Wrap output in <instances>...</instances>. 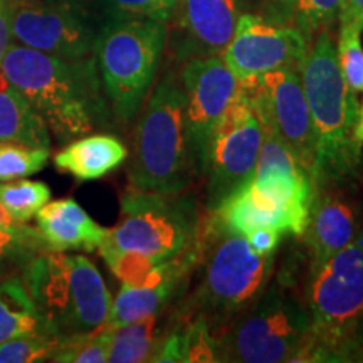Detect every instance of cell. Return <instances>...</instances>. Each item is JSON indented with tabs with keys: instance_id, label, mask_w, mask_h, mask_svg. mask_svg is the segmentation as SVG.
I'll use <instances>...</instances> for the list:
<instances>
[{
	"instance_id": "obj_10",
	"label": "cell",
	"mask_w": 363,
	"mask_h": 363,
	"mask_svg": "<svg viewBox=\"0 0 363 363\" xmlns=\"http://www.w3.org/2000/svg\"><path fill=\"white\" fill-rule=\"evenodd\" d=\"M264 131L242 86L217 121L208 142L202 175L207 179L208 211L251 182Z\"/></svg>"
},
{
	"instance_id": "obj_29",
	"label": "cell",
	"mask_w": 363,
	"mask_h": 363,
	"mask_svg": "<svg viewBox=\"0 0 363 363\" xmlns=\"http://www.w3.org/2000/svg\"><path fill=\"white\" fill-rule=\"evenodd\" d=\"M337 56L348 88L357 94L363 93V45L360 27L355 24H340Z\"/></svg>"
},
{
	"instance_id": "obj_18",
	"label": "cell",
	"mask_w": 363,
	"mask_h": 363,
	"mask_svg": "<svg viewBox=\"0 0 363 363\" xmlns=\"http://www.w3.org/2000/svg\"><path fill=\"white\" fill-rule=\"evenodd\" d=\"M357 217L353 207L337 195L321 194L313 201L305 229L311 266L320 264L357 239Z\"/></svg>"
},
{
	"instance_id": "obj_2",
	"label": "cell",
	"mask_w": 363,
	"mask_h": 363,
	"mask_svg": "<svg viewBox=\"0 0 363 363\" xmlns=\"http://www.w3.org/2000/svg\"><path fill=\"white\" fill-rule=\"evenodd\" d=\"M299 76L315 130L313 182L320 185L342 179L355 169L362 153L353 140L360 104L343 78L328 29L320 30L308 48Z\"/></svg>"
},
{
	"instance_id": "obj_7",
	"label": "cell",
	"mask_w": 363,
	"mask_h": 363,
	"mask_svg": "<svg viewBox=\"0 0 363 363\" xmlns=\"http://www.w3.org/2000/svg\"><path fill=\"white\" fill-rule=\"evenodd\" d=\"M167 26L150 19L106 17L94 44L99 79L115 120L130 125L138 118L167 45Z\"/></svg>"
},
{
	"instance_id": "obj_5",
	"label": "cell",
	"mask_w": 363,
	"mask_h": 363,
	"mask_svg": "<svg viewBox=\"0 0 363 363\" xmlns=\"http://www.w3.org/2000/svg\"><path fill=\"white\" fill-rule=\"evenodd\" d=\"M195 175L185 133V91L179 76L167 72L138 115L130 187L177 194L184 192Z\"/></svg>"
},
{
	"instance_id": "obj_1",
	"label": "cell",
	"mask_w": 363,
	"mask_h": 363,
	"mask_svg": "<svg viewBox=\"0 0 363 363\" xmlns=\"http://www.w3.org/2000/svg\"><path fill=\"white\" fill-rule=\"evenodd\" d=\"M0 71L62 142L96 128H110L115 121L94 56L65 59L11 44L0 61Z\"/></svg>"
},
{
	"instance_id": "obj_31",
	"label": "cell",
	"mask_w": 363,
	"mask_h": 363,
	"mask_svg": "<svg viewBox=\"0 0 363 363\" xmlns=\"http://www.w3.org/2000/svg\"><path fill=\"white\" fill-rule=\"evenodd\" d=\"M59 345L52 335L30 333L16 337L0 343V363H33L51 357Z\"/></svg>"
},
{
	"instance_id": "obj_32",
	"label": "cell",
	"mask_w": 363,
	"mask_h": 363,
	"mask_svg": "<svg viewBox=\"0 0 363 363\" xmlns=\"http://www.w3.org/2000/svg\"><path fill=\"white\" fill-rule=\"evenodd\" d=\"M343 0H296L293 26L308 39L320 30L328 29L338 19Z\"/></svg>"
},
{
	"instance_id": "obj_13",
	"label": "cell",
	"mask_w": 363,
	"mask_h": 363,
	"mask_svg": "<svg viewBox=\"0 0 363 363\" xmlns=\"http://www.w3.org/2000/svg\"><path fill=\"white\" fill-rule=\"evenodd\" d=\"M185 91V133L195 174L202 175L212 131L234 98L239 79L219 56L190 57L180 72Z\"/></svg>"
},
{
	"instance_id": "obj_19",
	"label": "cell",
	"mask_w": 363,
	"mask_h": 363,
	"mask_svg": "<svg viewBox=\"0 0 363 363\" xmlns=\"http://www.w3.org/2000/svg\"><path fill=\"white\" fill-rule=\"evenodd\" d=\"M128 158V148L113 135H91L72 140L54 155V165L78 182H91L120 169Z\"/></svg>"
},
{
	"instance_id": "obj_25",
	"label": "cell",
	"mask_w": 363,
	"mask_h": 363,
	"mask_svg": "<svg viewBox=\"0 0 363 363\" xmlns=\"http://www.w3.org/2000/svg\"><path fill=\"white\" fill-rule=\"evenodd\" d=\"M49 251L38 227L16 224L11 229L0 227V281L22 276L26 267L39 254Z\"/></svg>"
},
{
	"instance_id": "obj_28",
	"label": "cell",
	"mask_w": 363,
	"mask_h": 363,
	"mask_svg": "<svg viewBox=\"0 0 363 363\" xmlns=\"http://www.w3.org/2000/svg\"><path fill=\"white\" fill-rule=\"evenodd\" d=\"M49 360L57 363H104L108 362L106 328L89 335L62 340L54 348Z\"/></svg>"
},
{
	"instance_id": "obj_30",
	"label": "cell",
	"mask_w": 363,
	"mask_h": 363,
	"mask_svg": "<svg viewBox=\"0 0 363 363\" xmlns=\"http://www.w3.org/2000/svg\"><path fill=\"white\" fill-rule=\"evenodd\" d=\"M99 7L106 17L150 19L167 24L174 19L177 0H99Z\"/></svg>"
},
{
	"instance_id": "obj_3",
	"label": "cell",
	"mask_w": 363,
	"mask_h": 363,
	"mask_svg": "<svg viewBox=\"0 0 363 363\" xmlns=\"http://www.w3.org/2000/svg\"><path fill=\"white\" fill-rule=\"evenodd\" d=\"M22 281L45 331L59 342L106 326L111 294L101 272L86 256L45 251L26 267Z\"/></svg>"
},
{
	"instance_id": "obj_33",
	"label": "cell",
	"mask_w": 363,
	"mask_h": 363,
	"mask_svg": "<svg viewBox=\"0 0 363 363\" xmlns=\"http://www.w3.org/2000/svg\"><path fill=\"white\" fill-rule=\"evenodd\" d=\"M247 239V242L251 244V247L256 252L259 254H274L276 249L279 246V240L283 238V234L278 233L274 229H267V227H262V229H256L247 235H244Z\"/></svg>"
},
{
	"instance_id": "obj_35",
	"label": "cell",
	"mask_w": 363,
	"mask_h": 363,
	"mask_svg": "<svg viewBox=\"0 0 363 363\" xmlns=\"http://www.w3.org/2000/svg\"><path fill=\"white\" fill-rule=\"evenodd\" d=\"M12 44V29H11V9L9 0H0V61L6 56L7 49Z\"/></svg>"
},
{
	"instance_id": "obj_24",
	"label": "cell",
	"mask_w": 363,
	"mask_h": 363,
	"mask_svg": "<svg viewBox=\"0 0 363 363\" xmlns=\"http://www.w3.org/2000/svg\"><path fill=\"white\" fill-rule=\"evenodd\" d=\"M157 316H148L133 323L106 328L108 331V362L140 363L152 360L155 352Z\"/></svg>"
},
{
	"instance_id": "obj_17",
	"label": "cell",
	"mask_w": 363,
	"mask_h": 363,
	"mask_svg": "<svg viewBox=\"0 0 363 363\" xmlns=\"http://www.w3.org/2000/svg\"><path fill=\"white\" fill-rule=\"evenodd\" d=\"M35 222L49 251L57 252H93L110 230L91 219L74 199L48 202L35 214Z\"/></svg>"
},
{
	"instance_id": "obj_6",
	"label": "cell",
	"mask_w": 363,
	"mask_h": 363,
	"mask_svg": "<svg viewBox=\"0 0 363 363\" xmlns=\"http://www.w3.org/2000/svg\"><path fill=\"white\" fill-rule=\"evenodd\" d=\"M201 281L192 310L208 323L222 325L239 316L271 283L274 254H259L247 239L233 233L217 217H208L201 230Z\"/></svg>"
},
{
	"instance_id": "obj_38",
	"label": "cell",
	"mask_w": 363,
	"mask_h": 363,
	"mask_svg": "<svg viewBox=\"0 0 363 363\" xmlns=\"http://www.w3.org/2000/svg\"><path fill=\"white\" fill-rule=\"evenodd\" d=\"M16 224L17 222H13L11 219V216L7 214L6 208H4L2 203H0V227H2V229H11V227H13Z\"/></svg>"
},
{
	"instance_id": "obj_21",
	"label": "cell",
	"mask_w": 363,
	"mask_h": 363,
	"mask_svg": "<svg viewBox=\"0 0 363 363\" xmlns=\"http://www.w3.org/2000/svg\"><path fill=\"white\" fill-rule=\"evenodd\" d=\"M0 142L51 148V131L33 104L0 71Z\"/></svg>"
},
{
	"instance_id": "obj_37",
	"label": "cell",
	"mask_w": 363,
	"mask_h": 363,
	"mask_svg": "<svg viewBox=\"0 0 363 363\" xmlns=\"http://www.w3.org/2000/svg\"><path fill=\"white\" fill-rule=\"evenodd\" d=\"M353 140H355L357 148L362 152V147H363V103L360 106V113H358V121L355 126V135H353Z\"/></svg>"
},
{
	"instance_id": "obj_16",
	"label": "cell",
	"mask_w": 363,
	"mask_h": 363,
	"mask_svg": "<svg viewBox=\"0 0 363 363\" xmlns=\"http://www.w3.org/2000/svg\"><path fill=\"white\" fill-rule=\"evenodd\" d=\"M175 16L185 38L184 56H219L238 26L239 0H177Z\"/></svg>"
},
{
	"instance_id": "obj_15",
	"label": "cell",
	"mask_w": 363,
	"mask_h": 363,
	"mask_svg": "<svg viewBox=\"0 0 363 363\" xmlns=\"http://www.w3.org/2000/svg\"><path fill=\"white\" fill-rule=\"evenodd\" d=\"M262 131L264 138L251 185L288 212L293 235H303L315 201V182L278 136L269 128Z\"/></svg>"
},
{
	"instance_id": "obj_14",
	"label": "cell",
	"mask_w": 363,
	"mask_h": 363,
	"mask_svg": "<svg viewBox=\"0 0 363 363\" xmlns=\"http://www.w3.org/2000/svg\"><path fill=\"white\" fill-rule=\"evenodd\" d=\"M310 39L291 24H279L256 13H240L222 59L240 79L257 78L281 67H301Z\"/></svg>"
},
{
	"instance_id": "obj_36",
	"label": "cell",
	"mask_w": 363,
	"mask_h": 363,
	"mask_svg": "<svg viewBox=\"0 0 363 363\" xmlns=\"http://www.w3.org/2000/svg\"><path fill=\"white\" fill-rule=\"evenodd\" d=\"M338 19L340 24H355L363 33V0H343Z\"/></svg>"
},
{
	"instance_id": "obj_23",
	"label": "cell",
	"mask_w": 363,
	"mask_h": 363,
	"mask_svg": "<svg viewBox=\"0 0 363 363\" xmlns=\"http://www.w3.org/2000/svg\"><path fill=\"white\" fill-rule=\"evenodd\" d=\"M30 333L49 335L22 276L0 281V343Z\"/></svg>"
},
{
	"instance_id": "obj_26",
	"label": "cell",
	"mask_w": 363,
	"mask_h": 363,
	"mask_svg": "<svg viewBox=\"0 0 363 363\" xmlns=\"http://www.w3.org/2000/svg\"><path fill=\"white\" fill-rule=\"evenodd\" d=\"M51 199V189L39 180L0 182V203L17 224L29 222Z\"/></svg>"
},
{
	"instance_id": "obj_11",
	"label": "cell",
	"mask_w": 363,
	"mask_h": 363,
	"mask_svg": "<svg viewBox=\"0 0 363 363\" xmlns=\"http://www.w3.org/2000/svg\"><path fill=\"white\" fill-rule=\"evenodd\" d=\"M12 39L65 59L94 56L99 24L84 0H9Z\"/></svg>"
},
{
	"instance_id": "obj_20",
	"label": "cell",
	"mask_w": 363,
	"mask_h": 363,
	"mask_svg": "<svg viewBox=\"0 0 363 363\" xmlns=\"http://www.w3.org/2000/svg\"><path fill=\"white\" fill-rule=\"evenodd\" d=\"M217 219L227 229L240 235H247L256 229H274L281 234H291L293 225L291 217L278 202L266 197L264 194L257 192L247 182L244 187L234 192L229 199H225L216 211H212Z\"/></svg>"
},
{
	"instance_id": "obj_22",
	"label": "cell",
	"mask_w": 363,
	"mask_h": 363,
	"mask_svg": "<svg viewBox=\"0 0 363 363\" xmlns=\"http://www.w3.org/2000/svg\"><path fill=\"white\" fill-rule=\"evenodd\" d=\"M187 276H172L157 286H121L111 301L110 316L104 328H116L143 318L158 315L179 291Z\"/></svg>"
},
{
	"instance_id": "obj_8",
	"label": "cell",
	"mask_w": 363,
	"mask_h": 363,
	"mask_svg": "<svg viewBox=\"0 0 363 363\" xmlns=\"http://www.w3.org/2000/svg\"><path fill=\"white\" fill-rule=\"evenodd\" d=\"M118 224L99 246L133 251L157 262L199 251L201 219L194 199L184 192H150L130 187L121 197Z\"/></svg>"
},
{
	"instance_id": "obj_39",
	"label": "cell",
	"mask_w": 363,
	"mask_h": 363,
	"mask_svg": "<svg viewBox=\"0 0 363 363\" xmlns=\"http://www.w3.org/2000/svg\"><path fill=\"white\" fill-rule=\"evenodd\" d=\"M84 2H93V4H98V6H99V0H84Z\"/></svg>"
},
{
	"instance_id": "obj_34",
	"label": "cell",
	"mask_w": 363,
	"mask_h": 363,
	"mask_svg": "<svg viewBox=\"0 0 363 363\" xmlns=\"http://www.w3.org/2000/svg\"><path fill=\"white\" fill-rule=\"evenodd\" d=\"M267 2V19L279 22V24H291L293 26V13L296 0H266Z\"/></svg>"
},
{
	"instance_id": "obj_12",
	"label": "cell",
	"mask_w": 363,
	"mask_h": 363,
	"mask_svg": "<svg viewBox=\"0 0 363 363\" xmlns=\"http://www.w3.org/2000/svg\"><path fill=\"white\" fill-rule=\"evenodd\" d=\"M239 84L251 99L262 128L278 136L313 179L315 130L299 69L281 67L257 78L240 79Z\"/></svg>"
},
{
	"instance_id": "obj_9",
	"label": "cell",
	"mask_w": 363,
	"mask_h": 363,
	"mask_svg": "<svg viewBox=\"0 0 363 363\" xmlns=\"http://www.w3.org/2000/svg\"><path fill=\"white\" fill-rule=\"evenodd\" d=\"M310 328V311L296 294L281 283L267 284L261 296L217 338L219 362H293Z\"/></svg>"
},
{
	"instance_id": "obj_27",
	"label": "cell",
	"mask_w": 363,
	"mask_h": 363,
	"mask_svg": "<svg viewBox=\"0 0 363 363\" xmlns=\"http://www.w3.org/2000/svg\"><path fill=\"white\" fill-rule=\"evenodd\" d=\"M51 148L0 142V182H11L34 175L45 167Z\"/></svg>"
},
{
	"instance_id": "obj_4",
	"label": "cell",
	"mask_w": 363,
	"mask_h": 363,
	"mask_svg": "<svg viewBox=\"0 0 363 363\" xmlns=\"http://www.w3.org/2000/svg\"><path fill=\"white\" fill-rule=\"evenodd\" d=\"M306 308L310 335L293 362L345 360L363 325V239L311 266Z\"/></svg>"
}]
</instances>
